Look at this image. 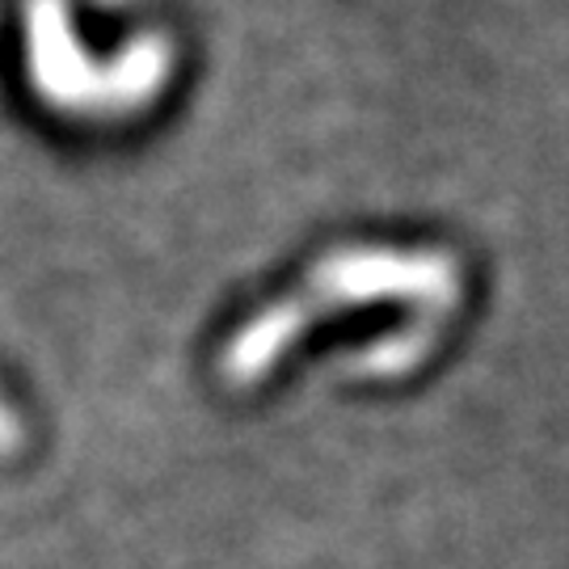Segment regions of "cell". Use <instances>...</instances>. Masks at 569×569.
Listing matches in <instances>:
<instances>
[{"instance_id":"2","label":"cell","mask_w":569,"mask_h":569,"mask_svg":"<svg viewBox=\"0 0 569 569\" xmlns=\"http://www.w3.org/2000/svg\"><path fill=\"white\" fill-rule=\"evenodd\" d=\"M26 68L42 102L72 119H131L161 98L178 47L164 30H143L110 63H93L68 18V0H26Z\"/></svg>"},{"instance_id":"1","label":"cell","mask_w":569,"mask_h":569,"mask_svg":"<svg viewBox=\"0 0 569 569\" xmlns=\"http://www.w3.org/2000/svg\"><path fill=\"white\" fill-rule=\"evenodd\" d=\"M465 296V270L448 249H385V244H346L333 249L305 274L296 296L258 308L220 350V380L228 388H253L308 333V326L333 317L342 305L409 300L422 317L448 321Z\"/></svg>"}]
</instances>
